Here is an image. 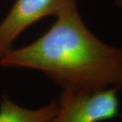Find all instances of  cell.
I'll use <instances>...</instances> for the list:
<instances>
[{"instance_id": "7a4b0ae2", "label": "cell", "mask_w": 122, "mask_h": 122, "mask_svg": "<svg viewBox=\"0 0 122 122\" xmlns=\"http://www.w3.org/2000/svg\"><path fill=\"white\" fill-rule=\"evenodd\" d=\"M118 87L92 92L62 90L55 115L47 122H101L119 113Z\"/></svg>"}, {"instance_id": "277c9868", "label": "cell", "mask_w": 122, "mask_h": 122, "mask_svg": "<svg viewBox=\"0 0 122 122\" xmlns=\"http://www.w3.org/2000/svg\"><path fill=\"white\" fill-rule=\"evenodd\" d=\"M58 103L52 101L36 110H29L15 104L6 95L0 104V122H47L55 115Z\"/></svg>"}, {"instance_id": "6da1fadb", "label": "cell", "mask_w": 122, "mask_h": 122, "mask_svg": "<svg viewBox=\"0 0 122 122\" xmlns=\"http://www.w3.org/2000/svg\"><path fill=\"white\" fill-rule=\"evenodd\" d=\"M57 17L47 32L27 46L9 50L0 58V65L40 70L63 90L92 92L122 87V48L95 37L76 5Z\"/></svg>"}, {"instance_id": "5b68a950", "label": "cell", "mask_w": 122, "mask_h": 122, "mask_svg": "<svg viewBox=\"0 0 122 122\" xmlns=\"http://www.w3.org/2000/svg\"><path fill=\"white\" fill-rule=\"evenodd\" d=\"M115 3L117 5V6L122 9V0H115Z\"/></svg>"}, {"instance_id": "3957f363", "label": "cell", "mask_w": 122, "mask_h": 122, "mask_svg": "<svg viewBox=\"0 0 122 122\" xmlns=\"http://www.w3.org/2000/svg\"><path fill=\"white\" fill-rule=\"evenodd\" d=\"M74 5L76 0H17L0 24V58L27 27L49 15L57 16Z\"/></svg>"}, {"instance_id": "8992f818", "label": "cell", "mask_w": 122, "mask_h": 122, "mask_svg": "<svg viewBox=\"0 0 122 122\" xmlns=\"http://www.w3.org/2000/svg\"><path fill=\"white\" fill-rule=\"evenodd\" d=\"M121 48H122V46H121Z\"/></svg>"}]
</instances>
